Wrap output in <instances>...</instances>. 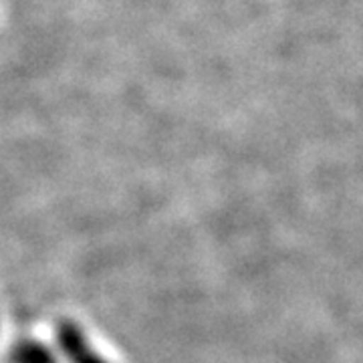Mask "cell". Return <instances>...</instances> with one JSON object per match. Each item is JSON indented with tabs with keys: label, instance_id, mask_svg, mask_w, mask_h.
<instances>
[{
	"label": "cell",
	"instance_id": "cell-1",
	"mask_svg": "<svg viewBox=\"0 0 363 363\" xmlns=\"http://www.w3.org/2000/svg\"><path fill=\"white\" fill-rule=\"evenodd\" d=\"M57 339L71 363H107L99 351L91 347L89 339L85 337L83 329H79L77 325H73L71 321L61 323Z\"/></svg>",
	"mask_w": 363,
	"mask_h": 363
},
{
	"label": "cell",
	"instance_id": "cell-2",
	"mask_svg": "<svg viewBox=\"0 0 363 363\" xmlns=\"http://www.w3.org/2000/svg\"><path fill=\"white\" fill-rule=\"evenodd\" d=\"M13 363H57L51 350L39 341H21L11 353Z\"/></svg>",
	"mask_w": 363,
	"mask_h": 363
}]
</instances>
